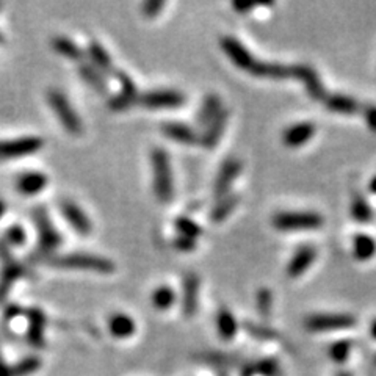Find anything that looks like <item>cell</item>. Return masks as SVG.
Segmentation results:
<instances>
[{
	"mask_svg": "<svg viewBox=\"0 0 376 376\" xmlns=\"http://www.w3.org/2000/svg\"><path fill=\"white\" fill-rule=\"evenodd\" d=\"M151 162L154 171V193L160 203H170L174 193L170 157L165 149L156 148L151 152Z\"/></svg>",
	"mask_w": 376,
	"mask_h": 376,
	"instance_id": "obj_1",
	"label": "cell"
},
{
	"mask_svg": "<svg viewBox=\"0 0 376 376\" xmlns=\"http://www.w3.org/2000/svg\"><path fill=\"white\" fill-rule=\"evenodd\" d=\"M47 263L57 268L69 270H90L98 273H113L115 263L91 254H68V255H52L47 259Z\"/></svg>",
	"mask_w": 376,
	"mask_h": 376,
	"instance_id": "obj_2",
	"label": "cell"
},
{
	"mask_svg": "<svg viewBox=\"0 0 376 376\" xmlns=\"http://www.w3.org/2000/svg\"><path fill=\"white\" fill-rule=\"evenodd\" d=\"M278 230H314L323 226V217L317 212H281L275 215Z\"/></svg>",
	"mask_w": 376,
	"mask_h": 376,
	"instance_id": "obj_3",
	"label": "cell"
},
{
	"mask_svg": "<svg viewBox=\"0 0 376 376\" xmlns=\"http://www.w3.org/2000/svg\"><path fill=\"white\" fill-rule=\"evenodd\" d=\"M47 102H49V106L60 119V123L69 133L78 135L82 132L83 129L82 121H80L78 115L76 113V110L73 108V106H71L65 94L59 90H51L47 93Z\"/></svg>",
	"mask_w": 376,
	"mask_h": 376,
	"instance_id": "obj_4",
	"label": "cell"
},
{
	"mask_svg": "<svg viewBox=\"0 0 376 376\" xmlns=\"http://www.w3.org/2000/svg\"><path fill=\"white\" fill-rule=\"evenodd\" d=\"M355 325L356 318L350 314H317L308 317L304 322V326L312 332L350 330Z\"/></svg>",
	"mask_w": 376,
	"mask_h": 376,
	"instance_id": "obj_5",
	"label": "cell"
},
{
	"mask_svg": "<svg viewBox=\"0 0 376 376\" xmlns=\"http://www.w3.org/2000/svg\"><path fill=\"white\" fill-rule=\"evenodd\" d=\"M34 221L39 232V251L43 254L54 253L61 243V237L54 228L49 215L46 213L43 207H38L34 210Z\"/></svg>",
	"mask_w": 376,
	"mask_h": 376,
	"instance_id": "obj_6",
	"label": "cell"
},
{
	"mask_svg": "<svg viewBox=\"0 0 376 376\" xmlns=\"http://www.w3.org/2000/svg\"><path fill=\"white\" fill-rule=\"evenodd\" d=\"M115 76L119 80V83H121V93L115 96V98L108 102V107L115 111H123L131 108L132 106H135V103H138L140 94L131 76H127L126 73H123V71H116Z\"/></svg>",
	"mask_w": 376,
	"mask_h": 376,
	"instance_id": "obj_7",
	"label": "cell"
},
{
	"mask_svg": "<svg viewBox=\"0 0 376 376\" xmlns=\"http://www.w3.org/2000/svg\"><path fill=\"white\" fill-rule=\"evenodd\" d=\"M186 98L179 91L173 90H158L140 94L138 103L148 108H178L181 107Z\"/></svg>",
	"mask_w": 376,
	"mask_h": 376,
	"instance_id": "obj_8",
	"label": "cell"
},
{
	"mask_svg": "<svg viewBox=\"0 0 376 376\" xmlns=\"http://www.w3.org/2000/svg\"><path fill=\"white\" fill-rule=\"evenodd\" d=\"M242 173V162L238 158H228L225 163L221 165L220 171L217 174V179L213 182V195L217 199L229 195L230 186L238 178V174Z\"/></svg>",
	"mask_w": 376,
	"mask_h": 376,
	"instance_id": "obj_9",
	"label": "cell"
},
{
	"mask_svg": "<svg viewBox=\"0 0 376 376\" xmlns=\"http://www.w3.org/2000/svg\"><path fill=\"white\" fill-rule=\"evenodd\" d=\"M220 44H221L223 52L228 55L229 60L234 63L238 69H242V71H245V73H248V69L251 68L253 61L255 60L251 55V52L248 51L242 43L237 41V39L232 38V36H223L220 39Z\"/></svg>",
	"mask_w": 376,
	"mask_h": 376,
	"instance_id": "obj_10",
	"label": "cell"
},
{
	"mask_svg": "<svg viewBox=\"0 0 376 376\" xmlns=\"http://www.w3.org/2000/svg\"><path fill=\"white\" fill-rule=\"evenodd\" d=\"M41 146H43V140L35 137L0 141V158H16V157L35 154L36 151L41 149Z\"/></svg>",
	"mask_w": 376,
	"mask_h": 376,
	"instance_id": "obj_11",
	"label": "cell"
},
{
	"mask_svg": "<svg viewBox=\"0 0 376 376\" xmlns=\"http://www.w3.org/2000/svg\"><path fill=\"white\" fill-rule=\"evenodd\" d=\"M199 285L201 281L196 273H187L182 281V312L187 318H191L198 310Z\"/></svg>",
	"mask_w": 376,
	"mask_h": 376,
	"instance_id": "obj_12",
	"label": "cell"
},
{
	"mask_svg": "<svg viewBox=\"0 0 376 376\" xmlns=\"http://www.w3.org/2000/svg\"><path fill=\"white\" fill-rule=\"evenodd\" d=\"M295 78L304 83V88H306V91L312 99L325 101L326 98L325 88L314 68H310L308 65H295Z\"/></svg>",
	"mask_w": 376,
	"mask_h": 376,
	"instance_id": "obj_13",
	"label": "cell"
},
{
	"mask_svg": "<svg viewBox=\"0 0 376 376\" xmlns=\"http://www.w3.org/2000/svg\"><path fill=\"white\" fill-rule=\"evenodd\" d=\"M61 213L71 225V228H73L76 232H78V234H82V235L91 234V230H93L91 221L77 204H74L73 201H63Z\"/></svg>",
	"mask_w": 376,
	"mask_h": 376,
	"instance_id": "obj_14",
	"label": "cell"
},
{
	"mask_svg": "<svg viewBox=\"0 0 376 376\" xmlns=\"http://www.w3.org/2000/svg\"><path fill=\"white\" fill-rule=\"evenodd\" d=\"M317 132V127L314 123H298L293 124L289 129H285L283 133V141L289 148H300L314 137Z\"/></svg>",
	"mask_w": 376,
	"mask_h": 376,
	"instance_id": "obj_15",
	"label": "cell"
},
{
	"mask_svg": "<svg viewBox=\"0 0 376 376\" xmlns=\"http://www.w3.org/2000/svg\"><path fill=\"white\" fill-rule=\"evenodd\" d=\"M315 259H317V250L314 246L304 245L298 248L297 253L293 254L292 260L289 262V267H287V275L290 278L301 276L303 273H306Z\"/></svg>",
	"mask_w": 376,
	"mask_h": 376,
	"instance_id": "obj_16",
	"label": "cell"
},
{
	"mask_svg": "<svg viewBox=\"0 0 376 376\" xmlns=\"http://www.w3.org/2000/svg\"><path fill=\"white\" fill-rule=\"evenodd\" d=\"M29 331L27 340L31 347L41 348L44 345V330H46V315L41 309H29Z\"/></svg>",
	"mask_w": 376,
	"mask_h": 376,
	"instance_id": "obj_17",
	"label": "cell"
},
{
	"mask_svg": "<svg viewBox=\"0 0 376 376\" xmlns=\"http://www.w3.org/2000/svg\"><path fill=\"white\" fill-rule=\"evenodd\" d=\"M196 359L207 365H212L213 369H217V372H228L229 369L238 367L240 362H242V357L240 356L221 353V351H207V353L198 355Z\"/></svg>",
	"mask_w": 376,
	"mask_h": 376,
	"instance_id": "obj_18",
	"label": "cell"
},
{
	"mask_svg": "<svg viewBox=\"0 0 376 376\" xmlns=\"http://www.w3.org/2000/svg\"><path fill=\"white\" fill-rule=\"evenodd\" d=\"M162 132L168 138L178 141L181 145H195L201 137H198L196 131L183 123H165L162 126Z\"/></svg>",
	"mask_w": 376,
	"mask_h": 376,
	"instance_id": "obj_19",
	"label": "cell"
},
{
	"mask_svg": "<svg viewBox=\"0 0 376 376\" xmlns=\"http://www.w3.org/2000/svg\"><path fill=\"white\" fill-rule=\"evenodd\" d=\"M88 57H90V63L96 68L99 69L103 76H115L116 69L111 63V59L108 52L103 49V46L98 41H91L88 46Z\"/></svg>",
	"mask_w": 376,
	"mask_h": 376,
	"instance_id": "obj_20",
	"label": "cell"
},
{
	"mask_svg": "<svg viewBox=\"0 0 376 376\" xmlns=\"http://www.w3.org/2000/svg\"><path fill=\"white\" fill-rule=\"evenodd\" d=\"M228 111L223 110L221 113L213 119V121L205 127L204 133L201 135V145L207 149H212L218 145V141L221 140L223 133H225V129H226V124H228Z\"/></svg>",
	"mask_w": 376,
	"mask_h": 376,
	"instance_id": "obj_21",
	"label": "cell"
},
{
	"mask_svg": "<svg viewBox=\"0 0 376 376\" xmlns=\"http://www.w3.org/2000/svg\"><path fill=\"white\" fill-rule=\"evenodd\" d=\"M323 102L327 110L340 115H355L357 113L359 108H361V106H359V102L355 98L345 94H330L326 96Z\"/></svg>",
	"mask_w": 376,
	"mask_h": 376,
	"instance_id": "obj_22",
	"label": "cell"
},
{
	"mask_svg": "<svg viewBox=\"0 0 376 376\" xmlns=\"http://www.w3.org/2000/svg\"><path fill=\"white\" fill-rule=\"evenodd\" d=\"M16 186H18L19 193L26 195V196H34V195L41 193V191L46 188L47 178L43 173H36V171L26 173L18 179Z\"/></svg>",
	"mask_w": 376,
	"mask_h": 376,
	"instance_id": "obj_23",
	"label": "cell"
},
{
	"mask_svg": "<svg viewBox=\"0 0 376 376\" xmlns=\"http://www.w3.org/2000/svg\"><path fill=\"white\" fill-rule=\"evenodd\" d=\"M221 111H223V107H221L220 96L209 94V96H205V99L203 101V106L199 107L196 121L199 126L207 127L215 118L221 113Z\"/></svg>",
	"mask_w": 376,
	"mask_h": 376,
	"instance_id": "obj_24",
	"label": "cell"
},
{
	"mask_svg": "<svg viewBox=\"0 0 376 376\" xmlns=\"http://www.w3.org/2000/svg\"><path fill=\"white\" fill-rule=\"evenodd\" d=\"M78 73H80V77H82L85 82L93 88V90H96L101 94H107L108 85H107L106 76H103L99 69H96L91 63H82V65L78 66Z\"/></svg>",
	"mask_w": 376,
	"mask_h": 376,
	"instance_id": "obj_25",
	"label": "cell"
},
{
	"mask_svg": "<svg viewBox=\"0 0 376 376\" xmlns=\"http://www.w3.org/2000/svg\"><path fill=\"white\" fill-rule=\"evenodd\" d=\"M108 330L116 339H127L135 332V322L126 314H113L108 320Z\"/></svg>",
	"mask_w": 376,
	"mask_h": 376,
	"instance_id": "obj_26",
	"label": "cell"
},
{
	"mask_svg": "<svg viewBox=\"0 0 376 376\" xmlns=\"http://www.w3.org/2000/svg\"><path fill=\"white\" fill-rule=\"evenodd\" d=\"M353 254L361 262L373 259L376 254L375 238L369 234H356L353 240Z\"/></svg>",
	"mask_w": 376,
	"mask_h": 376,
	"instance_id": "obj_27",
	"label": "cell"
},
{
	"mask_svg": "<svg viewBox=\"0 0 376 376\" xmlns=\"http://www.w3.org/2000/svg\"><path fill=\"white\" fill-rule=\"evenodd\" d=\"M217 326H218V334L223 340H232L235 337L238 331V323L235 317L232 315V312L226 308L220 309L218 317H217Z\"/></svg>",
	"mask_w": 376,
	"mask_h": 376,
	"instance_id": "obj_28",
	"label": "cell"
},
{
	"mask_svg": "<svg viewBox=\"0 0 376 376\" xmlns=\"http://www.w3.org/2000/svg\"><path fill=\"white\" fill-rule=\"evenodd\" d=\"M238 203H240V196L232 195V193L220 198L217 204H215V207L212 209V212H210V220L213 223L225 221L229 215L234 212V209L238 205Z\"/></svg>",
	"mask_w": 376,
	"mask_h": 376,
	"instance_id": "obj_29",
	"label": "cell"
},
{
	"mask_svg": "<svg viewBox=\"0 0 376 376\" xmlns=\"http://www.w3.org/2000/svg\"><path fill=\"white\" fill-rule=\"evenodd\" d=\"M22 275H24V268L19 267L18 263L14 262L6 263L2 278H0V300H4L6 297L8 292L11 289V285L18 281Z\"/></svg>",
	"mask_w": 376,
	"mask_h": 376,
	"instance_id": "obj_30",
	"label": "cell"
},
{
	"mask_svg": "<svg viewBox=\"0 0 376 376\" xmlns=\"http://www.w3.org/2000/svg\"><path fill=\"white\" fill-rule=\"evenodd\" d=\"M351 217L357 223H369L373 218V210L362 195H355L351 199Z\"/></svg>",
	"mask_w": 376,
	"mask_h": 376,
	"instance_id": "obj_31",
	"label": "cell"
},
{
	"mask_svg": "<svg viewBox=\"0 0 376 376\" xmlns=\"http://www.w3.org/2000/svg\"><path fill=\"white\" fill-rule=\"evenodd\" d=\"M52 46H54L55 52H59L60 55H63V57H66V59L82 60V57H83L82 49H80V47L74 41H71V39L66 36L54 38Z\"/></svg>",
	"mask_w": 376,
	"mask_h": 376,
	"instance_id": "obj_32",
	"label": "cell"
},
{
	"mask_svg": "<svg viewBox=\"0 0 376 376\" xmlns=\"http://www.w3.org/2000/svg\"><path fill=\"white\" fill-rule=\"evenodd\" d=\"M176 301V293L168 285H160L158 289L152 293V304L158 310H166L170 309Z\"/></svg>",
	"mask_w": 376,
	"mask_h": 376,
	"instance_id": "obj_33",
	"label": "cell"
},
{
	"mask_svg": "<svg viewBox=\"0 0 376 376\" xmlns=\"http://www.w3.org/2000/svg\"><path fill=\"white\" fill-rule=\"evenodd\" d=\"M174 228L179 232V235L182 237H188L196 240L198 237L203 235V228L198 225L196 221H193L188 217H179L174 221Z\"/></svg>",
	"mask_w": 376,
	"mask_h": 376,
	"instance_id": "obj_34",
	"label": "cell"
},
{
	"mask_svg": "<svg viewBox=\"0 0 376 376\" xmlns=\"http://www.w3.org/2000/svg\"><path fill=\"white\" fill-rule=\"evenodd\" d=\"M39 367H41V359L36 356H27L21 359L18 364L11 365L13 376H29L39 370Z\"/></svg>",
	"mask_w": 376,
	"mask_h": 376,
	"instance_id": "obj_35",
	"label": "cell"
},
{
	"mask_svg": "<svg viewBox=\"0 0 376 376\" xmlns=\"http://www.w3.org/2000/svg\"><path fill=\"white\" fill-rule=\"evenodd\" d=\"M245 331L254 337L255 340H275L278 339V332L275 330H271L270 326L265 325H255V323H245Z\"/></svg>",
	"mask_w": 376,
	"mask_h": 376,
	"instance_id": "obj_36",
	"label": "cell"
},
{
	"mask_svg": "<svg viewBox=\"0 0 376 376\" xmlns=\"http://www.w3.org/2000/svg\"><path fill=\"white\" fill-rule=\"evenodd\" d=\"M255 304H258V310H259V315L263 320H268L270 314H271V308H273V295L268 289H260L258 292V298H255Z\"/></svg>",
	"mask_w": 376,
	"mask_h": 376,
	"instance_id": "obj_37",
	"label": "cell"
},
{
	"mask_svg": "<svg viewBox=\"0 0 376 376\" xmlns=\"http://www.w3.org/2000/svg\"><path fill=\"white\" fill-rule=\"evenodd\" d=\"M351 347H353V343L350 340H339V342H334L331 348H330V356L334 362L342 364L345 362L350 353H351Z\"/></svg>",
	"mask_w": 376,
	"mask_h": 376,
	"instance_id": "obj_38",
	"label": "cell"
},
{
	"mask_svg": "<svg viewBox=\"0 0 376 376\" xmlns=\"http://www.w3.org/2000/svg\"><path fill=\"white\" fill-rule=\"evenodd\" d=\"M255 372L260 376H278L279 373V362L278 359L273 357H267V359H260L259 362H255Z\"/></svg>",
	"mask_w": 376,
	"mask_h": 376,
	"instance_id": "obj_39",
	"label": "cell"
},
{
	"mask_svg": "<svg viewBox=\"0 0 376 376\" xmlns=\"http://www.w3.org/2000/svg\"><path fill=\"white\" fill-rule=\"evenodd\" d=\"M6 240L11 245H14V246H21V245L26 243L27 234H26V230H24L21 226H13V228L8 229V232H6Z\"/></svg>",
	"mask_w": 376,
	"mask_h": 376,
	"instance_id": "obj_40",
	"label": "cell"
},
{
	"mask_svg": "<svg viewBox=\"0 0 376 376\" xmlns=\"http://www.w3.org/2000/svg\"><path fill=\"white\" fill-rule=\"evenodd\" d=\"M163 8H165V2H160V0H149V2L143 5L141 10L146 18H156Z\"/></svg>",
	"mask_w": 376,
	"mask_h": 376,
	"instance_id": "obj_41",
	"label": "cell"
},
{
	"mask_svg": "<svg viewBox=\"0 0 376 376\" xmlns=\"http://www.w3.org/2000/svg\"><path fill=\"white\" fill-rule=\"evenodd\" d=\"M174 248L178 251H182V253H191L196 248V240L179 235L178 238L174 240Z\"/></svg>",
	"mask_w": 376,
	"mask_h": 376,
	"instance_id": "obj_42",
	"label": "cell"
},
{
	"mask_svg": "<svg viewBox=\"0 0 376 376\" xmlns=\"http://www.w3.org/2000/svg\"><path fill=\"white\" fill-rule=\"evenodd\" d=\"M364 118L367 126L372 132H376V106H365L364 107Z\"/></svg>",
	"mask_w": 376,
	"mask_h": 376,
	"instance_id": "obj_43",
	"label": "cell"
},
{
	"mask_svg": "<svg viewBox=\"0 0 376 376\" xmlns=\"http://www.w3.org/2000/svg\"><path fill=\"white\" fill-rule=\"evenodd\" d=\"M258 372H255V364L254 362H248L240 367V376H255Z\"/></svg>",
	"mask_w": 376,
	"mask_h": 376,
	"instance_id": "obj_44",
	"label": "cell"
},
{
	"mask_svg": "<svg viewBox=\"0 0 376 376\" xmlns=\"http://www.w3.org/2000/svg\"><path fill=\"white\" fill-rule=\"evenodd\" d=\"M19 314H22V309L19 306H16V304H13V306H10L6 309L5 312V318L6 320H11V318H16Z\"/></svg>",
	"mask_w": 376,
	"mask_h": 376,
	"instance_id": "obj_45",
	"label": "cell"
},
{
	"mask_svg": "<svg viewBox=\"0 0 376 376\" xmlns=\"http://www.w3.org/2000/svg\"><path fill=\"white\" fill-rule=\"evenodd\" d=\"M0 376H13V369L11 365H8L2 361V357H0Z\"/></svg>",
	"mask_w": 376,
	"mask_h": 376,
	"instance_id": "obj_46",
	"label": "cell"
},
{
	"mask_svg": "<svg viewBox=\"0 0 376 376\" xmlns=\"http://www.w3.org/2000/svg\"><path fill=\"white\" fill-rule=\"evenodd\" d=\"M232 6H234V10L238 13H246V11L253 10V8H255V5L253 4H234Z\"/></svg>",
	"mask_w": 376,
	"mask_h": 376,
	"instance_id": "obj_47",
	"label": "cell"
},
{
	"mask_svg": "<svg viewBox=\"0 0 376 376\" xmlns=\"http://www.w3.org/2000/svg\"><path fill=\"white\" fill-rule=\"evenodd\" d=\"M369 190H370V193L376 195V176H373L370 183H369Z\"/></svg>",
	"mask_w": 376,
	"mask_h": 376,
	"instance_id": "obj_48",
	"label": "cell"
},
{
	"mask_svg": "<svg viewBox=\"0 0 376 376\" xmlns=\"http://www.w3.org/2000/svg\"><path fill=\"white\" fill-rule=\"evenodd\" d=\"M370 335L376 340V318L373 320L372 325H370Z\"/></svg>",
	"mask_w": 376,
	"mask_h": 376,
	"instance_id": "obj_49",
	"label": "cell"
},
{
	"mask_svg": "<svg viewBox=\"0 0 376 376\" xmlns=\"http://www.w3.org/2000/svg\"><path fill=\"white\" fill-rule=\"evenodd\" d=\"M5 210H6V205L4 203V199H0V218H2L5 215Z\"/></svg>",
	"mask_w": 376,
	"mask_h": 376,
	"instance_id": "obj_50",
	"label": "cell"
},
{
	"mask_svg": "<svg viewBox=\"0 0 376 376\" xmlns=\"http://www.w3.org/2000/svg\"><path fill=\"white\" fill-rule=\"evenodd\" d=\"M335 376H353V375H351L350 372H345V370H342V372H339L337 375H335Z\"/></svg>",
	"mask_w": 376,
	"mask_h": 376,
	"instance_id": "obj_51",
	"label": "cell"
},
{
	"mask_svg": "<svg viewBox=\"0 0 376 376\" xmlns=\"http://www.w3.org/2000/svg\"><path fill=\"white\" fill-rule=\"evenodd\" d=\"M218 376H228V372H218Z\"/></svg>",
	"mask_w": 376,
	"mask_h": 376,
	"instance_id": "obj_52",
	"label": "cell"
},
{
	"mask_svg": "<svg viewBox=\"0 0 376 376\" xmlns=\"http://www.w3.org/2000/svg\"><path fill=\"white\" fill-rule=\"evenodd\" d=\"M278 376H283V375H281V373H279V375H278Z\"/></svg>",
	"mask_w": 376,
	"mask_h": 376,
	"instance_id": "obj_53",
	"label": "cell"
},
{
	"mask_svg": "<svg viewBox=\"0 0 376 376\" xmlns=\"http://www.w3.org/2000/svg\"><path fill=\"white\" fill-rule=\"evenodd\" d=\"M375 364H376V357H375Z\"/></svg>",
	"mask_w": 376,
	"mask_h": 376,
	"instance_id": "obj_54",
	"label": "cell"
}]
</instances>
